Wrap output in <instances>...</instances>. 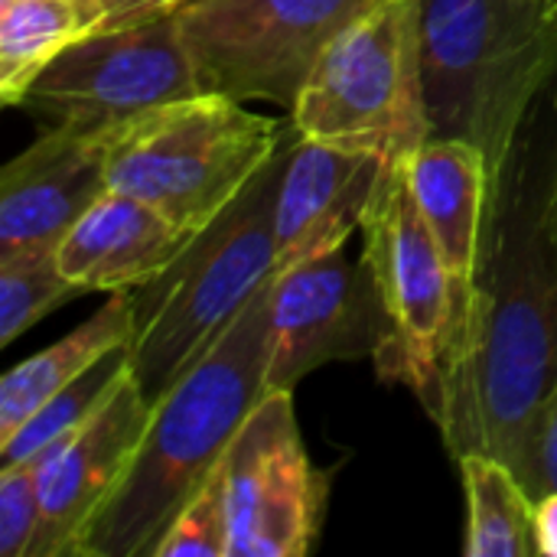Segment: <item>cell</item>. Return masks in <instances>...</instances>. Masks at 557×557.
Wrapping results in <instances>:
<instances>
[{
  "label": "cell",
  "instance_id": "6da1fadb",
  "mask_svg": "<svg viewBox=\"0 0 557 557\" xmlns=\"http://www.w3.org/2000/svg\"><path fill=\"white\" fill-rule=\"evenodd\" d=\"M535 114L493 186L470 323L434 421L454 457L493 454L516 473L557 385V131L545 134Z\"/></svg>",
  "mask_w": 557,
  "mask_h": 557
},
{
  "label": "cell",
  "instance_id": "7a4b0ae2",
  "mask_svg": "<svg viewBox=\"0 0 557 557\" xmlns=\"http://www.w3.org/2000/svg\"><path fill=\"white\" fill-rule=\"evenodd\" d=\"M271 281L150 405L131 463L78 535L75 557H153L170 519L225 460L245 418L264 398Z\"/></svg>",
  "mask_w": 557,
  "mask_h": 557
},
{
  "label": "cell",
  "instance_id": "3957f363",
  "mask_svg": "<svg viewBox=\"0 0 557 557\" xmlns=\"http://www.w3.org/2000/svg\"><path fill=\"white\" fill-rule=\"evenodd\" d=\"M431 137L480 147L493 186L557 78V16L532 0H421Z\"/></svg>",
  "mask_w": 557,
  "mask_h": 557
},
{
  "label": "cell",
  "instance_id": "277c9868",
  "mask_svg": "<svg viewBox=\"0 0 557 557\" xmlns=\"http://www.w3.org/2000/svg\"><path fill=\"white\" fill-rule=\"evenodd\" d=\"M297 131L186 251L131 294V372L153 405L277 274L274 206Z\"/></svg>",
  "mask_w": 557,
  "mask_h": 557
},
{
  "label": "cell",
  "instance_id": "5b68a950",
  "mask_svg": "<svg viewBox=\"0 0 557 557\" xmlns=\"http://www.w3.org/2000/svg\"><path fill=\"white\" fill-rule=\"evenodd\" d=\"M290 124L307 140L366 150L388 166L431 140L421 62V0H375L313 62Z\"/></svg>",
  "mask_w": 557,
  "mask_h": 557
},
{
  "label": "cell",
  "instance_id": "8992f818",
  "mask_svg": "<svg viewBox=\"0 0 557 557\" xmlns=\"http://www.w3.org/2000/svg\"><path fill=\"white\" fill-rule=\"evenodd\" d=\"M290 117H268L222 91H196L127 124L108 153V186L173 222L209 225L284 147Z\"/></svg>",
  "mask_w": 557,
  "mask_h": 557
},
{
  "label": "cell",
  "instance_id": "52a82bcc",
  "mask_svg": "<svg viewBox=\"0 0 557 557\" xmlns=\"http://www.w3.org/2000/svg\"><path fill=\"white\" fill-rule=\"evenodd\" d=\"M362 235L375 297V369L382 382L411 388L437 421L450 349V284L405 163H385Z\"/></svg>",
  "mask_w": 557,
  "mask_h": 557
},
{
  "label": "cell",
  "instance_id": "ba28073f",
  "mask_svg": "<svg viewBox=\"0 0 557 557\" xmlns=\"http://www.w3.org/2000/svg\"><path fill=\"white\" fill-rule=\"evenodd\" d=\"M375 0H193L176 13L202 91L290 111L330 39Z\"/></svg>",
  "mask_w": 557,
  "mask_h": 557
},
{
  "label": "cell",
  "instance_id": "9c48e42d",
  "mask_svg": "<svg viewBox=\"0 0 557 557\" xmlns=\"http://www.w3.org/2000/svg\"><path fill=\"white\" fill-rule=\"evenodd\" d=\"M202 91L176 16L95 33L69 46L23 95L46 127L124 131L144 114Z\"/></svg>",
  "mask_w": 557,
  "mask_h": 557
},
{
  "label": "cell",
  "instance_id": "30bf717a",
  "mask_svg": "<svg viewBox=\"0 0 557 557\" xmlns=\"http://www.w3.org/2000/svg\"><path fill=\"white\" fill-rule=\"evenodd\" d=\"M330 480L304 447L294 392H264L225 454L228 557H307Z\"/></svg>",
  "mask_w": 557,
  "mask_h": 557
},
{
  "label": "cell",
  "instance_id": "8fae6325",
  "mask_svg": "<svg viewBox=\"0 0 557 557\" xmlns=\"http://www.w3.org/2000/svg\"><path fill=\"white\" fill-rule=\"evenodd\" d=\"M375 346V297L366 264L346 248L307 258L271 281V359L264 392H294L310 372L336 359H359Z\"/></svg>",
  "mask_w": 557,
  "mask_h": 557
},
{
  "label": "cell",
  "instance_id": "7c38bea8",
  "mask_svg": "<svg viewBox=\"0 0 557 557\" xmlns=\"http://www.w3.org/2000/svg\"><path fill=\"white\" fill-rule=\"evenodd\" d=\"M150 401L134 372L72 434L39 450V532L29 557H75V542L121 483L147 428Z\"/></svg>",
  "mask_w": 557,
  "mask_h": 557
},
{
  "label": "cell",
  "instance_id": "4fadbf2b",
  "mask_svg": "<svg viewBox=\"0 0 557 557\" xmlns=\"http://www.w3.org/2000/svg\"><path fill=\"white\" fill-rule=\"evenodd\" d=\"M121 131L46 127L0 173V258L55 251L85 209L108 193V153Z\"/></svg>",
  "mask_w": 557,
  "mask_h": 557
},
{
  "label": "cell",
  "instance_id": "5bb4252c",
  "mask_svg": "<svg viewBox=\"0 0 557 557\" xmlns=\"http://www.w3.org/2000/svg\"><path fill=\"white\" fill-rule=\"evenodd\" d=\"M405 176L434 235L450 284V369L470 323V307L483 268L493 170L480 147L467 140L431 137L405 160Z\"/></svg>",
  "mask_w": 557,
  "mask_h": 557
},
{
  "label": "cell",
  "instance_id": "9a60e30c",
  "mask_svg": "<svg viewBox=\"0 0 557 557\" xmlns=\"http://www.w3.org/2000/svg\"><path fill=\"white\" fill-rule=\"evenodd\" d=\"M385 160L323 140L294 137L274 206L277 271L346 248L362 228Z\"/></svg>",
  "mask_w": 557,
  "mask_h": 557
},
{
  "label": "cell",
  "instance_id": "2e32d148",
  "mask_svg": "<svg viewBox=\"0 0 557 557\" xmlns=\"http://www.w3.org/2000/svg\"><path fill=\"white\" fill-rule=\"evenodd\" d=\"M193 235L144 199L108 189L59 242L55 261L82 294L137 290L163 274Z\"/></svg>",
  "mask_w": 557,
  "mask_h": 557
},
{
  "label": "cell",
  "instance_id": "e0dca14e",
  "mask_svg": "<svg viewBox=\"0 0 557 557\" xmlns=\"http://www.w3.org/2000/svg\"><path fill=\"white\" fill-rule=\"evenodd\" d=\"M131 333H134L131 294L117 290L78 330L65 333L52 346L13 366L0 382V441L10 437L52 395H59L75 379H82L91 366H98L108 352L127 346Z\"/></svg>",
  "mask_w": 557,
  "mask_h": 557
},
{
  "label": "cell",
  "instance_id": "ac0fdd59",
  "mask_svg": "<svg viewBox=\"0 0 557 557\" xmlns=\"http://www.w3.org/2000/svg\"><path fill=\"white\" fill-rule=\"evenodd\" d=\"M467 496V557H532L535 499L519 473L493 454L457 457Z\"/></svg>",
  "mask_w": 557,
  "mask_h": 557
},
{
  "label": "cell",
  "instance_id": "d6986e66",
  "mask_svg": "<svg viewBox=\"0 0 557 557\" xmlns=\"http://www.w3.org/2000/svg\"><path fill=\"white\" fill-rule=\"evenodd\" d=\"M85 36L78 0H0V101L20 108L29 85Z\"/></svg>",
  "mask_w": 557,
  "mask_h": 557
},
{
  "label": "cell",
  "instance_id": "ffe728a7",
  "mask_svg": "<svg viewBox=\"0 0 557 557\" xmlns=\"http://www.w3.org/2000/svg\"><path fill=\"white\" fill-rule=\"evenodd\" d=\"M127 369H131V352L127 346H121L108 352L98 366H91L82 379H75L69 388L52 395L10 437L0 441V467L29 460L39 450L52 447L59 437L72 434L78 424H85L108 401V395L114 392V385L124 379Z\"/></svg>",
  "mask_w": 557,
  "mask_h": 557
},
{
  "label": "cell",
  "instance_id": "44dd1931",
  "mask_svg": "<svg viewBox=\"0 0 557 557\" xmlns=\"http://www.w3.org/2000/svg\"><path fill=\"white\" fill-rule=\"evenodd\" d=\"M82 290L62 274L55 251H23L0 258V346L16 343L46 313Z\"/></svg>",
  "mask_w": 557,
  "mask_h": 557
},
{
  "label": "cell",
  "instance_id": "7402d4cb",
  "mask_svg": "<svg viewBox=\"0 0 557 557\" xmlns=\"http://www.w3.org/2000/svg\"><path fill=\"white\" fill-rule=\"evenodd\" d=\"M153 557H228V496L225 460L196 486L170 519Z\"/></svg>",
  "mask_w": 557,
  "mask_h": 557
},
{
  "label": "cell",
  "instance_id": "603a6c76",
  "mask_svg": "<svg viewBox=\"0 0 557 557\" xmlns=\"http://www.w3.org/2000/svg\"><path fill=\"white\" fill-rule=\"evenodd\" d=\"M39 532V457L0 467V557H29Z\"/></svg>",
  "mask_w": 557,
  "mask_h": 557
},
{
  "label": "cell",
  "instance_id": "cb8c5ba5",
  "mask_svg": "<svg viewBox=\"0 0 557 557\" xmlns=\"http://www.w3.org/2000/svg\"><path fill=\"white\" fill-rule=\"evenodd\" d=\"M519 480L525 483L532 499L557 493V385L535 418V428H532V437L519 467Z\"/></svg>",
  "mask_w": 557,
  "mask_h": 557
},
{
  "label": "cell",
  "instance_id": "d4e9b609",
  "mask_svg": "<svg viewBox=\"0 0 557 557\" xmlns=\"http://www.w3.org/2000/svg\"><path fill=\"white\" fill-rule=\"evenodd\" d=\"M78 3L88 16V36H95V33H111V29L176 16L193 0H78Z\"/></svg>",
  "mask_w": 557,
  "mask_h": 557
},
{
  "label": "cell",
  "instance_id": "484cf974",
  "mask_svg": "<svg viewBox=\"0 0 557 557\" xmlns=\"http://www.w3.org/2000/svg\"><path fill=\"white\" fill-rule=\"evenodd\" d=\"M532 539H535V555L557 557V493L535 499Z\"/></svg>",
  "mask_w": 557,
  "mask_h": 557
},
{
  "label": "cell",
  "instance_id": "4316f807",
  "mask_svg": "<svg viewBox=\"0 0 557 557\" xmlns=\"http://www.w3.org/2000/svg\"><path fill=\"white\" fill-rule=\"evenodd\" d=\"M552 225H555V235H557V166H555V180H552Z\"/></svg>",
  "mask_w": 557,
  "mask_h": 557
},
{
  "label": "cell",
  "instance_id": "83f0119b",
  "mask_svg": "<svg viewBox=\"0 0 557 557\" xmlns=\"http://www.w3.org/2000/svg\"><path fill=\"white\" fill-rule=\"evenodd\" d=\"M535 7H542L545 13H552V16H557V0H532Z\"/></svg>",
  "mask_w": 557,
  "mask_h": 557
},
{
  "label": "cell",
  "instance_id": "f1b7e54d",
  "mask_svg": "<svg viewBox=\"0 0 557 557\" xmlns=\"http://www.w3.org/2000/svg\"><path fill=\"white\" fill-rule=\"evenodd\" d=\"M552 98H555V101H557V78H555V95H552Z\"/></svg>",
  "mask_w": 557,
  "mask_h": 557
}]
</instances>
